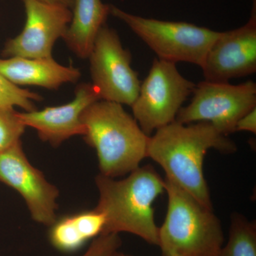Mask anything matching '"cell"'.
I'll return each instance as SVG.
<instances>
[{
    "label": "cell",
    "instance_id": "6da1fadb",
    "mask_svg": "<svg viewBox=\"0 0 256 256\" xmlns=\"http://www.w3.org/2000/svg\"><path fill=\"white\" fill-rule=\"evenodd\" d=\"M210 149L230 154L237 146L208 122L184 124L175 120L150 136L148 158L164 170L165 178L214 210L203 169L204 156Z\"/></svg>",
    "mask_w": 256,
    "mask_h": 256
},
{
    "label": "cell",
    "instance_id": "7a4b0ae2",
    "mask_svg": "<svg viewBox=\"0 0 256 256\" xmlns=\"http://www.w3.org/2000/svg\"><path fill=\"white\" fill-rule=\"evenodd\" d=\"M96 184L99 193L96 208L106 218L102 234L126 232L158 246L159 227L153 204L165 193V183L153 166H139L122 180L99 174Z\"/></svg>",
    "mask_w": 256,
    "mask_h": 256
},
{
    "label": "cell",
    "instance_id": "3957f363",
    "mask_svg": "<svg viewBox=\"0 0 256 256\" xmlns=\"http://www.w3.org/2000/svg\"><path fill=\"white\" fill-rule=\"evenodd\" d=\"M85 142L95 149L100 174L117 178L130 174L148 158L150 138L122 105L100 100L82 116Z\"/></svg>",
    "mask_w": 256,
    "mask_h": 256
},
{
    "label": "cell",
    "instance_id": "277c9868",
    "mask_svg": "<svg viewBox=\"0 0 256 256\" xmlns=\"http://www.w3.org/2000/svg\"><path fill=\"white\" fill-rule=\"evenodd\" d=\"M164 183L168 210L158 246L162 256H217L224 236L213 208L166 178Z\"/></svg>",
    "mask_w": 256,
    "mask_h": 256
},
{
    "label": "cell",
    "instance_id": "5b68a950",
    "mask_svg": "<svg viewBox=\"0 0 256 256\" xmlns=\"http://www.w3.org/2000/svg\"><path fill=\"white\" fill-rule=\"evenodd\" d=\"M110 14L124 22L158 56L176 64H193L202 68L210 47L222 32L185 22H171L130 14L110 4Z\"/></svg>",
    "mask_w": 256,
    "mask_h": 256
},
{
    "label": "cell",
    "instance_id": "8992f818",
    "mask_svg": "<svg viewBox=\"0 0 256 256\" xmlns=\"http://www.w3.org/2000/svg\"><path fill=\"white\" fill-rule=\"evenodd\" d=\"M195 86L180 73L176 64L156 58L131 106L133 117L143 132L150 136L175 121Z\"/></svg>",
    "mask_w": 256,
    "mask_h": 256
},
{
    "label": "cell",
    "instance_id": "52a82bcc",
    "mask_svg": "<svg viewBox=\"0 0 256 256\" xmlns=\"http://www.w3.org/2000/svg\"><path fill=\"white\" fill-rule=\"evenodd\" d=\"M192 95L175 120L184 124L208 122L226 136L235 132L239 119L256 108V84L250 80L238 85L204 80L196 84Z\"/></svg>",
    "mask_w": 256,
    "mask_h": 256
},
{
    "label": "cell",
    "instance_id": "ba28073f",
    "mask_svg": "<svg viewBox=\"0 0 256 256\" xmlns=\"http://www.w3.org/2000/svg\"><path fill=\"white\" fill-rule=\"evenodd\" d=\"M88 58L92 84L100 100L132 106L141 82L131 66L130 52L114 28L106 24L101 28Z\"/></svg>",
    "mask_w": 256,
    "mask_h": 256
},
{
    "label": "cell",
    "instance_id": "9c48e42d",
    "mask_svg": "<svg viewBox=\"0 0 256 256\" xmlns=\"http://www.w3.org/2000/svg\"><path fill=\"white\" fill-rule=\"evenodd\" d=\"M0 182L21 195L36 223L50 226L56 220L60 191L28 161L22 141L0 153Z\"/></svg>",
    "mask_w": 256,
    "mask_h": 256
},
{
    "label": "cell",
    "instance_id": "30bf717a",
    "mask_svg": "<svg viewBox=\"0 0 256 256\" xmlns=\"http://www.w3.org/2000/svg\"><path fill=\"white\" fill-rule=\"evenodd\" d=\"M26 23L21 33L5 44V57H52L55 42L63 38L72 18L70 8L40 0H23Z\"/></svg>",
    "mask_w": 256,
    "mask_h": 256
},
{
    "label": "cell",
    "instance_id": "8fae6325",
    "mask_svg": "<svg viewBox=\"0 0 256 256\" xmlns=\"http://www.w3.org/2000/svg\"><path fill=\"white\" fill-rule=\"evenodd\" d=\"M204 80L228 82L256 72V0L248 21L240 28L222 32L202 66Z\"/></svg>",
    "mask_w": 256,
    "mask_h": 256
},
{
    "label": "cell",
    "instance_id": "7c38bea8",
    "mask_svg": "<svg viewBox=\"0 0 256 256\" xmlns=\"http://www.w3.org/2000/svg\"><path fill=\"white\" fill-rule=\"evenodd\" d=\"M100 100L92 84L82 82L76 88L73 100L65 105L25 111L18 114L26 127L36 130L42 141L56 148L69 138L84 136L82 114L89 106Z\"/></svg>",
    "mask_w": 256,
    "mask_h": 256
},
{
    "label": "cell",
    "instance_id": "4fadbf2b",
    "mask_svg": "<svg viewBox=\"0 0 256 256\" xmlns=\"http://www.w3.org/2000/svg\"><path fill=\"white\" fill-rule=\"evenodd\" d=\"M0 74L16 86H34L48 89L76 82L82 75L78 68L60 65L53 57L0 58Z\"/></svg>",
    "mask_w": 256,
    "mask_h": 256
},
{
    "label": "cell",
    "instance_id": "5bb4252c",
    "mask_svg": "<svg viewBox=\"0 0 256 256\" xmlns=\"http://www.w3.org/2000/svg\"><path fill=\"white\" fill-rule=\"evenodd\" d=\"M72 8V20L62 38L77 56L87 58L110 14V4L101 0H74Z\"/></svg>",
    "mask_w": 256,
    "mask_h": 256
},
{
    "label": "cell",
    "instance_id": "9a60e30c",
    "mask_svg": "<svg viewBox=\"0 0 256 256\" xmlns=\"http://www.w3.org/2000/svg\"><path fill=\"white\" fill-rule=\"evenodd\" d=\"M217 256H256V224L238 213L230 218L228 239Z\"/></svg>",
    "mask_w": 256,
    "mask_h": 256
},
{
    "label": "cell",
    "instance_id": "2e32d148",
    "mask_svg": "<svg viewBox=\"0 0 256 256\" xmlns=\"http://www.w3.org/2000/svg\"><path fill=\"white\" fill-rule=\"evenodd\" d=\"M50 240L55 248L64 252H76L86 244L72 215L56 220L50 226Z\"/></svg>",
    "mask_w": 256,
    "mask_h": 256
},
{
    "label": "cell",
    "instance_id": "e0dca14e",
    "mask_svg": "<svg viewBox=\"0 0 256 256\" xmlns=\"http://www.w3.org/2000/svg\"><path fill=\"white\" fill-rule=\"evenodd\" d=\"M42 100L41 96L16 86L0 74V109L11 110L20 107L30 112L36 110L34 102Z\"/></svg>",
    "mask_w": 256,
    "mask_h": 256
},
{
    "label": "cell",
    "instance_id": "ac0fdd59",
    "mask_svg": "<svg viewBox=\"0 0 256 256\" xmlns=\"http://www.w3.org/2000/svg\"><path fill=\"white\" fill-rule=\"evenodd\" d=\"M14 109H0V153L6 151L21 141L26 126Z\"/></svg>",
    "mask_w": 256,
    "mask_h": 256
},
{
    "label": "cell",
    "instance_id": "d6986e66",
    "mask_svg": "<svg viewBox=\"0 0 256 256\" xmlns=\"http://www.w3.org/2000/svg\"><path fill=\"white\" fill-rule=\"evenodd\" d=\"M122 245L119 234H102L96 237L82 256H114Z\"/></svg>",
    "mask_w": 256,
    "mask_h": 256
},
{
    "label": "cell",
    "instance_id": "ffe728a7",
    "mask_svg": "<svg viewBox=\"0 0 256 256\" xmlns=\"http://www.w3.org/2000/svg\"><path fill=\"white\" fill-rule=\"evenodd\" d=\"M237 131H247L252 134L256 133V108L249 111L242 116L236 126V132Z\"/></svg>",
    "mask_w": 256,
    "mask_h": 256
},
{
    "label": "cell",
    "instance_id": "44dd1931",
    "mask_svg": "<svg viewBox=\"0 0 256 256\" xmlns=\"http://www.w3.org/2000/svg\"><path fill=\"white\" fill-rule=\"evenodd\" d=\"M50 4L63 5L67 8H72L74 4V0H40Z\"/></svg>",
    "mask_w": 256,
    "mask_h": 256
},
{
    "label": "cell",
    "instance_id": "7402d4cb",
    "mask_svg": "<svg viewBox=\"0 0 256 256\" xmlns=\"http://www.w3.org/2000/svg\"><path fill=\"white\" fill-rule=\"evenodd\" d=\"M114 256H132L128 255V254H124V252H116V254H114Z\"/></svg>",
    "mask_w": 256,
    "mask_h": 256
},
{
    "label": "cell",
    "instance_id": "603a6c76",
    "mask_svg": "<svg viewBox=\"0 0 256 256\" xmlns=\"http://www.w3.org/2000/svg\"><path fill=\"white\" fill-rule=\"evenodd\" d=\"M254 1H256V0H252V2H254Z\"/></svg>",
    "mask_w": 256,
    "mask_h": 256
}]
</instances>
